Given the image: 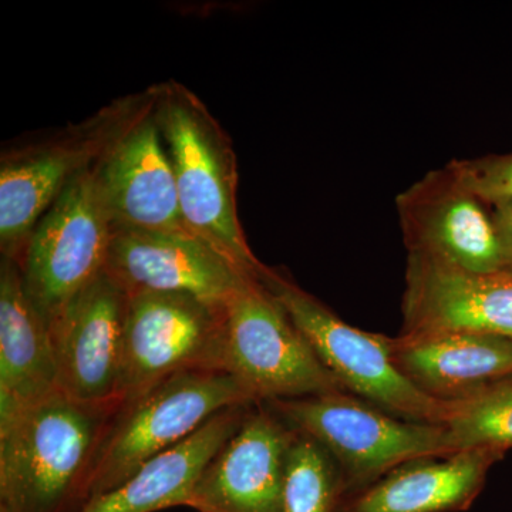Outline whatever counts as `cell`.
Wrapping results in <instances>:
<instances>
[{
  "label": "cell",
  "mask_w": 512,
  "mask_h": 512,
  "mask_svg": "<svg viewBox=\"0 0 512 512\" xmlns=\"http://www.w3.org/2000/svg\"><path fill=\"white\" fill-rule=\"evenodd\" d=\"M120 402L57 389L0 421V511L79 512L101 440Z\"/></svg>",
  "instance_id": "6da1fadb"
},
{
  "label": "cell",
  "mask_w": 512,
  "mask_h": 512,
  "mask_svg": "<svg viewBox=\"0 0 512 512\" xmlns=\"http://www.w3.org/2000/svg\"><path fill=\"white\" fill-rule=\"evenodd\" d=\"M153 113L187 227L242 271L261 275L266 265L249 248L239 224L237 158L227 134L181 84L168 83L154 92Z\"/></svg>",
  "instance_id": "7a4b0ae2"
},
{
  "label": "cell",
  "mask_w": 512,
  "mask_h": 512,
  "mask_svg": "<svg viewBox=\"0 0 512 512\" xmlns=\"http://www.w3.org/2000/svg\"><path fill=\"white\" fill-rule=\"evenodd\" d=\"M252 403L258 400L247 387L222 369L174 373L136 399L121 403L94 457L84 505L183 443L215 414Z\"/></svg>",
  "instance_id": "3957f363"
},
{
  "label": "cell",
  "mask_w": 512,
  "mask_h": 512,
  "mask_svg": "<svg viewBox=\"0 0 512 512\" xmlns=\"http://www.w3.org/2000/svg\"><path fill=\"white\" fill-rule=\"evenodd\" d=\"M264 403L326 448L342 474L345 498L409 461L456 454L446 427L400 419L349 392Z\"/></svg>",
  "instance_id": "277c9868"
},
{
  "label": "cell",
  "mask_w": 512,
  "mask_h": 512,
  "mask_svg": "<svg viewBox=\"0 0 512 512\" xmlns=\"http://www.w3.org/2000/svg\"><path fill=\"white\" fill-rule=\"evenodd\" d=\"M311 343L340 386L384 412L419 423H446L448 403L420 392L392 357L389 336L349 325L281 272L266 266L258 276Z\"/></svg>",
  "instance_id": "5b68a950"
},
{
  "label": "cell",
  "mask_w": 512,
  "mask_h": 512,
  "mask_svg": "<svg viewBox=\"0 0 512 512\" xmlns=\"http://www.w3.org/2000/svg\"><path fill=\"white\" fill-rule=\"evenodd\" d=\"M220 367L258 402L346 392L256 276L222 308Z\"/></svg>",
  "instance_id": "8992f818"
},
{
  "label": "cell",
  "mask_w": 512,
  "mask_h": 512,
  "mask_svg": "<svg viewBox=\"0 0 512 512\" xmlns=\"http://www.w3.org/2000/svg\"><path fill=\"white\" fill-rule=\"evenodd\" d=\"M111 237L113 227L93 165L77 175L43 215L19 265L26 292L49 328L106 271Z\"/></svg>",
  "instance_id": "52a82bcc"
},
{
  "label": "cell",
  "mask_w": 512,
  "mask_h": 512,
  "mask_svg": "<svg viewBox=\"0 0 512 512\" xmlns=\"http://www.w3.org/2000/svg\"><path fill=\"white\" fill-rule=\"evenodd\" d=\"M221 316L222 309L181 293L128 295L117 402L183 370L221 369Z\"/></svg>",
  "instance_id": "ba28073f"
},
{
  "label": "cell",
  "mask_w": 512,
  "mask_h": 512,
  "mask_svg": "<svg viewBox=\"0 0 512 512\" xmlns=\"http://www.w3.org/2000/svg\"><path fill=\"white\" fill-rule=\"evenodd\" d=\"M143 110L121 104L55 143L3 156L0 165V248L22 262L33 231L77 175L92 168Z\"/></svg>",
  "instance_id": "9c48e42d"
},
{
  "label": "cell",
  "mask_w": 512,
  "mask_h": 512,
  "mask_svg": "<svg viewBox=\"0 0 512 512\" xmlns=\"http://www.w3.org/2000/svg\"><path fill=\"white\" fill-rule=\"evenodd\" d=\"M407 256L477 275L505 272L490 207L447 164L396 197Z\"/></svg>",
  "instance_id": "30bf717a"
},
{
  "label": "cell",
  "mask_w": 512,
  "mask_h": 512,
  "mask_svg": "<svg viewBox=\"0 0 512 512\" xmlns=\"http://www.w3.org/2000/svg\"><path fill=\"white\" fill-rule=\"evenodd\" d=\"M106 272L128 295L181 293L217 309L254 278L195 235L140 229H113Z\"/></svg>",
  "instance_id": "8fae6325"
},
{
  "label": "cell",
  "mask_w": 512,
  "mask_h": 512,
  "mask_svg": "<svg viewBox=\"0 0 512 512\" xmlns=\"http://www.w3.org/2000/svg\"><path fill=\"white\" fill-rule=\"evenodd\" d=\"M296 430L268 404L249 407L204 468L185 507L198 512H276Z\"/></svg>",
  "instance_id": "7c38bea8"
},
{
  "label": "cell",
  "mask_w": 512,
  "mask_h": 512,
  "mask_svg": "<svg viewBox=\"0 0 512 512\" xmlns=\"http://www.w3.org/2000/svg\"><path fill=\"white\" fill-rule=\"evenodd\" d=\"M96 183L113 229L192 234L153 110L140 114L100 158Z\"/></svg>",
  "instance_id": "4fadbf2b"
},
{
  "label": "cell",
  "mask_w": 512,
  "mask_h": 512,
  "mask_svg": "<svg viewBox=\"0 0 512 512\" xmlns=\"http://www.w3.org/2000/svg\"><path fill=\"white\" fill-rule=\"evenodd\" d=\"M128 293L106 271L50 325L59 387L77 400L117 402Z\"/></svg>",
  "instance_id": "5bb4252c"
},
{
  "label": "cell",
  "mask_w": 512,
  "mask_h": 512,
  "mask_svg": "<svg viewBox=\"0 0 512 512\" xmlns=\"http://www.w3.org/2000/svg\"><path fill=\"white\" fill-rule=\"evenodd\" d=\"M403 335L467 332L512 339V275H477L407 256Z\"/></svg>",
  "instance_id": "9a60e30c"
},
{
  "label": "cell",
  "mask_w": 512,
  "mask_h": 512,
  "mask_svg": "<svg viewBox=\"0 0 512 512\" xmlns=\"http://www.w3.org/2000/svg\"><path fill=\"white\" fill-rule=\"evenodd\" d=\"M504 453L473 448L448 457L409 461L375 484L343 498L339 512H463L483 491Z\"/></svg>",
  "instance_id": "2e32d148"
},
{
  "label": "cell",
  "mask_w": 512,
  "mask_h": 512,
  "mask_svg": "<svg viewBox=\"0 0 512 512\" xmlns=\"http://www.w3.org/2000/svg\"><path fill=\"white\" fill-rule=\"evenodd\" d=\"M394 365L424 394L457 402L485 384L512 375V339L443 332L390 339Z\"/></svg>",
  "instance_id": "e0dca14e"
},
{
  "label": "cell",
  "mask_w": 512,
  "mask_h": 512,
  "mask_svg": "<svg viewBox=\"0 0 512 512\" xmlns=\"http://www.w3.org/2000/svg\"><path fill=\"white\" fill-rule=\"evenodd\" d=\"M59 387L52 335L23 284L19 264H0V421Z\"/></svg>",
  "instance_id": "ac0fdd59"
},
{
  "label": "cell",
  "mask_w": 512,
  "mask_h": 512,
  "mask_svg": "<svg viewBox=\"0 0 512 512\" xmlns=\"http://www.w3.org/2000/svg\"><path fill=\"white\" fill-rule=\"evenodd\" d=\"M252 404L215 414L183 443L147 461L119 487L93 498L79 512H157L185 507L202 471L241 426Z\"/></svg>",
  "instance_id": "d6986e66"
},
{
  "label": "cell",
  "mask_w": 512,
  "mask_h": 512,
  "mask_svg": "<svg viewBox=\"0 0 512 512\" xmlns=\"http://www.w3.org/2000/svg\"><path fill=\"white\" fill-rule=\"evenodd\" d=\"M443 426L456 454L473 448L507 453L512 448V375L485 384L466 399L448 402Z\"/></svg>",
  "instance_id": "ffe728a7"
},
{
  "label": "cell",
  "mask_w": 512,
  "mask_h": 512,
  "mask_svg": "<svg viewBox=\"0 0 512 512\" xmlns=\"http://www.w3.org/2000/svg\"><path fill=\"white\" fill-rule=\"evenodd\" d=\"M345 484L326 448L296 430L276 512H339Z\"/></svg>",
  "instance_id": "44dd1931"
},
{
  "label": "cell",
  "mask_w": 512,
  "mask_h": 512,
  "mask_svg": "<svg viewBox=\"0 0 512 512\" xmlns=\"http://www.w3.org/2000/svg\"><path fill=\"white\" fill-rule=\"evenodd\" d=\"M450 167L488 207L512 202V154L454 160Z\"/></svg>",
  "instance_id": "7402d4cb"
},
{
  "label": "cell",
  "mask_w": 512,
  "mask_h": 512,
  "mask_svg": "<svg viewBox=\"0 0 512 512\" xmlns=\"http://www.w3.org/2000/svg\"><path fill=\"white\" fill-rule=\"evenodd\" d=\"M490 211L503 251L505 272L512 275V202L493 205Z\"/></svg>",
  "instance_id": "603a6c76"
},
{
  "label": "cell",
  "mask_w": 512,
  "mask_h": 512,
  "mask_svg": "<svg viewBox=\"0 0 512 512\" xmlns=\"http://www.w3.org/2000/svg\"><path fill=\"white\" fill-rule=\"evenodd\" d=\"M0 512H5V511H0Z\"/></svg>",
  "instance_id": "cb8c5ba5"
}]
</instances>
